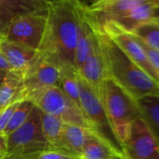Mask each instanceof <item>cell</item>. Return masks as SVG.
<instances>
[{
  "label": "cell",
  "instance_id": "1",
  "mask_svg": "<svg viewBox=\"0 0 159 159\" xmlns=\"http://www.w3.org/2000/svg\"><path fill=\"white\" fill-rule=\"evenodd\" d=\"M81 0L50 1L42 41L37 51L44 59L61 66H74Z\"/></svg>",
  "mask_w": 159,
  "mask_h": 159
},
{
  "label": "cell",
  "instance_id": "2",
  "mask_svg": "<svg viewBox=\"0 0 159 159\" xmlns=\"http://www.w3.org/2000/svg\"><path fill=\"white\" fill-rule=\"evenodd\" d=\"M93 27L100 45L107 77L137 101L146 96H159V84L154 80L138 66L100 28L94 25Z\"/></svg>",
  "mask_w": 159,
  "mask_h": 159
},
{
  "label": "cell",
  "instance_id": "3",
  "mask_svg": "<svg viewBox=\"0 0 159 159\" xmlns=\"http://www.w3.org/2000/svg\"><path fill=\"white\" fill-rule=\"evenodd\" d=\"M100 102L111 130L122 147L128 136L132 123L142 117L138 101L112 80L107 78L104 82Z\"/></svg>",
  "mask_w": 159,
  "mask_h": 159
},
{
  "label": "cell",
  "instance_id": "4",
  "mask_svg": "<svg viewBox=\"0 0 159 159\" xmlns=\"http://www.w3.org/2000/svg\"><path fill=\"white\" fill-rule=\"evenodd\" d=\"M7 151L2 159H37L47 150L41 131V112L34 106L26 121L6 139Z\"/></svg>",
  "mask_w": 159,
  "mask_h": 159
},
{
  "label": "cell",
  "instance_id": "5",
  "mask_svg": "<svg viewBox=\"0 0 159 159\" xmlns=\"http://www.w3.org/2000/svg\"><path fill=\"white\" fill-rule=\"evenodd\" d=\"M25 99L32 101L40 111L57 117L64 124L79 125L90 129L95 133L91 124L81 110L72 103L58 85L34 92Z\"/></svg>",
  "mask_w": 159,
  "mask_h": 159
},
{
  "label": "cell",
  "instance_id": "6",
  "mask_svg": "<svg viewBox=\"0 0 159 159\" xmlns=\"http://www.w3.org/2000/svg\"><path fill=\"white\" fill-rule=\"evenodd\" d=\"M80 78V77H79ZM80 96H81L82 111L87 121L91 124L95 133L98 138L111 146L122 158L125 159L122 147L117 141L104 108L100 100L94 94L88 84L80 78Z\"/></svg>",
  "mask_w": 159,
  "mask_h": 159
},
{
  "label": "cell",
  "instance_id": "7",
  "mask_svg": "<svg viewBox=\"0 0 159 159\" xmlns=\"http://www.w3.org/2000/svg\"><path fill=\"white\" fill-rule=\"evenodd\" d=\"M47 14L30 13L14 19L1 33L3 39L38 51L44 35Z\"/></svg>",
  "mask_w": 159,
  "mask_h": 159
},
{
  "label": "cell",
  "instance_id": "8",
  "mask_svg": "<svg viewBox=\"0 0 159 159\" xmlns=\"http://www.w3.org/2000/svg\"><path fill=\"white\" fill-rule=\"evenodd\" d=\"M122 151L125 159H159V141L142 117L132 123Z\"/></svg>",
  "mask_w": 159,
  "mask_h": 159
},
{
  "label": "cell",
  "instance_id": "9",
  "mask_svg": "<svg viewBox=\"0 0 159 159\" xmlns=\"http://www.w3.org/2000/svg\"><path fill=\"white\" fill-rule=\"evenodd\" d=\"M96 26L100 28L105 34H107L114 41V43L138 66H139L142 70H144L151 78H152L159 84L156 73L153 70L152 66H151V63L146 53L144 52L143 49L141 48L137 39L131 33L124 30L123 28H121L119 25H117L114 23H107L101 26H98V25Z\"/></svg>",
  "mask_w": 159,
  "mask_h": 159
},
{
  "label": "cell",
  "instance_id": "10",
  "mask_svg": "<svg viewBox=\"0 0 159 159\" xmlns=\"http://www.w3.org/2000/svg\"><path fill=\"white\" fill-rule=\"evenodd\" d=\"M59 67L44 59L38 52L23 78L24 100L32 93L58 85Z\"/></svg>",
  "mask_w": 159,
  "mask_h": 159
},
{
  "label": "cell",
  "instance_id": "11",
  "mask_svg": "<svg viewBox=\"0 0 159 159\" xmlns=\"http://www.w3.org/2000/svg\"><path fill=\"white\" fill-rule=\"evenodd\" d=\"M142 0H98L86 5L91 22L98 26L107 23H118Z\"/></svg>",
  "mask_w": 159,
  "mask_h": 159
},
{
  "label": "cell",
  "instance_id": "12",
  "mask_svg": "<svg viewBox=\"0 0 159 159\" xmlns=\"http://www.w3.org/2000/svg\"><path fill=\"white\" fill-rule=\"evenodd\" d=\"M77 73L79 77L88 84L97 98L100 100L104 82L108 77L97 34L91 53L89 54L83 67Z\"/></svg>",
  "mask_w": 159,
  "mask_h": 159
},
{
  "label": "cell",
  "instance_id": "13",
  "mask_svg": "<svg viewBox=\"0 0 159 159\" xmlns=\"http://www.w3.org/2000/svg\"><path fill=\"white\" fill-rule=\"evenodd\" d=\"M47 0H0V33L14 19L30 13L47 14Z\"/></svg>",
  "mask_w": 159,
  "mask_h": 159
},
{
  "label": "cell",
  "instance_id": "14",
  "mask_svg": "<svg viewBox=\"0 0 159 159\" xmlns=\"http://www.w3.org/2000/svg\"><path fill=\"white\" fill-rule=\"evenodd\" d=\"M95 39H96V32L87 15L86 5L83 3L81 9H80L78 39H77V45L75 50L74 66L77 72L83 67L86 59L91 53Z\"/></svg>",
  "mask_w": 159,
  "mask_h": 159
},
{
  "label": "cell",
  "instance_id": "15",
  "mask_svg": "<svg viewBox=\"0 0 159 159\" xmlns=\"http://www.w3.org/2000/svg\"><path fill=\"white\" fill-rule=\"evenodd\" d=\"M0 52L9 63L11 70L22 75L23 78L37 54V51L5 39L0 43Z\"/></svg>",
  "mask_w": 159,
  "mask_h": 159
},
{
  "label": "cell",
  "instance_id": "16",
  "mask_svg": "<svg viewBox=\"0 0 159 159\" xmlns=\"http://www.w3.org/2000/svg\"><path fill=\"white\" fill-rule=\"evenodd\" d=\"M93 136L97 135L90 129L64 124L61 137L62 149L65 152L79 157L84 147Z\"/></svg>",
  "mask_w": 159,
  "mask_h": 159
},
{
  "label": "cell",
  "instance_id": "17",
  "mask_svg": "<svg viewBox=\"0 0 159 159\" xmlns=\"http://www.w3.org/2000/svg\"><path fill=\"white\" fill-rule=\"evenodd\" d=\"M158 7L159 0H142L126 16L116 23V25L124 30L131 32L139 25L152 21Z\"/></svg>",
  "mask_w": 159,
  "mask_h": 159
},
{
  "label": "cell",
  "instance_id": "18",
  "mask_svg": "<svg viewBox=\"0 0 159 159\" xmlns=\"http://www.w3.org/2000/svg\"><path fill=\"white\" fill-rule=\"evenodd\" d=\"M22 100H24L23 76L10 70L0 86V112Z\"/></svg>",
  "mask_w": 159,
  "mask_h": 159
},
{
  "label": "cell",
  "instance_id": "19",
  "mask_svg": "<svg viewBox=\"0 0 159 159\" xmlns=\"http://www.w3.org/2000/svg\"><path fill=\"white\" fill-rule=\"evenodd\" d=\"M58 86L72 103L83 112L80 96V78L73 66H61L59 67Z\"/></svg>",
  "mask_w": 159,
  "mask_h": 159
},
{
  "label": "cell",
  "instance_id": "20",
  "mask_svg": "<svg viewBox=\"0 0 159 159\" xmlns=\"http://www.w3.org/2000/svg\"><path fill=\"white\" fill-rule=\"evenodd\" d=\"M40 112H41V131L47 142V149L64 152L61 144V137H62L64 123L57 117L44 113L42 111Z\"/></svg>",
  "mask_w": 159,
  "mask_h": 159
},
{
  "label": "cell",
  "instance_id": "21",
  "mask_svg": "<svg viewBox=\"0 0 159 159\" xmlns=\"http://www.w3.org/2000/svg\"><path fill=\"white\" fill-rule=\"evenodd\" d=\"M138 104L142 118L159 141V96H146L138 100Z\"/></svg>",
  "mask_w": 159,
  "mask_h": 159
},
{
  "label": "cell",
  "instance_id": "22",
  "mask_svg": "<svg viewBox=\"0 0 159 159\" xmlns=\"http://www.w3.org/2000/svg\"><path fill=\"white\" fill-rule=\"evenodd\" d=\"M80 159H124L98 136H93L84 147Z\"/></svg>",
  "mask_w": 159,
  "mask_h": 159
},
{
  "label": "cell",
  "instance_id": "23",
  "mask_svg": "<svg viewBox=\"0 0 159 159\" xmlns=\"http://www.w3.org/2000/svg\"><path fill=\"white\" fill-rule=\"evenodd\" d=\"M149 47L159 51V23L152 20L137 26L129 32Z\"/></svg>",
  "mask_w": 159,
  "mask_h": 159
},
{
  "label": "cell",
  "instance_id": "24",
  "mask_svg": "<svg viewBox=\"0 0 159 159\" xmlns=\"http://www.w3.org/2000/svg\"><path fill=\"white\" fill-rule=\"evenodd\" d=\"M34 106H35L34 103L28 99L22 100L18 104L17 108L14 110L10 121L8 123L6 129L4 130V132L2 134V136L5 138V139L11 134H12L15 130H17L26 121V119L28 118Z\"/></svg>",
  "mask_w": 159,
  "mask_h": 159
},
{
  "label": "cell",
  "instance_id": "25",
  "mask_svg": "<svg viewBox=\"0 0 159 159\" xmlns=\"http://www.w3.org/2000/svg\"><path fill=\"white\" fill-rule=\"evenodd\" d=\"M133 35V34H132ZM134 36V35H133ZM137 40L139 41V43L140 44L141 48L143 49L144 52L146 53L150 63H151V66H152L153 70L155 71L156 73V76L158 78V83H159V51L155 50V49H152L151 47H149L148 45H146L144 42H142L139 39H138L136 36H134Z\"/></svg>",
  "mask_w": 159,
  "mask_h": 159
},
{
  "label": "cell",
  "instance_id": "26",
  "mask_svg": "<svg viewBox=\"0 0 159 159\" xmlns=\"http://www.w3.org/2000/svg\"><path fill=\"white\" fill-rule=\"evenodd\" d=\"M37 159H80L72 154L56 151V150H45L43 151Z\"/></svg>",
  "mask_w": 159,
  "mask_h": 159
},
{
  "label": "cell",
  "instance_id": "27",
  "mask_svg": "<svg viewBox=\"0 0 159 159\" xmlns=\"http://www.w3.org/2000/svg\"><path fill=\"white\" fill-rule=\"evenodd\" d=\"M20 102L21 101L12 104L11 106L8 107L6 110H4L3 111L0 112V136H2V134L7 127L8 123H9V121H10V119H11V117L14 111V110L17 108V106Z\"/></svg>",
  "mask_w": 159,
  "mask_h": 159
},
{
  "label": "cell",
  "instance_id": "28",
  "mask_svg": "<svg viewBox=\"0 0 159 159\" xmlns=\"http://www.w3.org/2000/svg\"><path fill=\"white\" fill-rule=\"evenodd\" d=\"M0 69L4 70V71H10L11 70V66L9 65V63L7 62L6 58L4 57V55L0 52Z\"/></svg>",
  "mask_w": 159,
  "mask_h": 159
},
{
  "label": "cell",
  "instance_id": "29",
  "mask_svg": "<svg viewBox=\"0 0 159 159\" xmlns=\"http://www.w3.org/2000/svg\"><path fill=\"white\" fill-rule=\"evenodd\" d=\"M7 151L6 139L3 136H0V159H2Z\"/></svg>",
  "mask_w": 159,
  "mask_h": 159
},
{
  "label": "cell",
  "instance_id": "30",
  "mask_svg": "<svg viewBox=\"0 0 159 159\" xmlns=\"http://www.w3.org/2000/svg\"><path fill=\"white\" fill-rule=\"evenodd\" d=\"M7 72L8 71H4V70H1L0 69V86H1L5 81V78H6V75H7Z\"/></svg>",
  "mask_w": 159,
  "mask_h": 159
},
{
  "label": "cell",
  "instance_id": "31",
  "mask_svg": "<svg viewBox=\"0 0 159 159\" xmlns=\"http://www.w3.org/2000/svg\"><path fill=\"white\" fill-rule=\"evenodd\" d=\"M152 20H153V21H155V22H157V23H159V7L157 8L156 12H155L154 17H153V19H152Z\"/></svg>",
  "mask_w": 159,
  "mask_h": 159
},
{
  "label": "cell",
  "instance_id": "32",
  "mask_svg": "<svg viewBox=\"0 0 159 159\" xmlns=\"http://www.w3.org/2000/svg\"><path fill=\"white\" fill-rule=\"evenodd\" d=\"M86 1H87V3H88V5H90V4H92L94 1H95V0H86Z\"/></svg>",
  "mask_w": 159,
  "mask_h": 159
},
{
  "label": "cell",
  "instance_id": "33",
  "mask_svg": "<svg viewBox=\"0 0 159 159\" xmlns=\"http://www.w3.org/2000/svg\"><path fill=\"white\" fill-rule=\"evenodd\" d=\"M2 39H3V37H2V35H1V34H0V43H1Z\"/></svg>",
  "mask_w": 159,
  "mask_h": 159
},
{
  "label": "cell",
  "instance_id": "34",
  "mask_svg": "<svg viewBox=\"0 0 159 159\" xmlns=\"http://www.w3.org/2000/svg\"><path fill=\"white\" fill-rule=\"evenodd\" d=\"M47 1L50 2V1H58V0H47Z\"/></svg>",
  "mask_w": 159,
  "mask_h": 159
},
{
  "label": "cell",
  "instance_id": "35",
  "mask_svg": "<svg viewBox=\"0 0 159 159\" xmlns=\"http://www.w3.org/2000/svg\"><path fill=\"white\" fill-rule=\"evenodd\" d=\"M95 1H98V0H95ZM95 1H94V2H95ZM94 2H93V3H94Z\"/></svg>",
  "mask_w": 159,
  "mask_h": 159
}]
</instances>
